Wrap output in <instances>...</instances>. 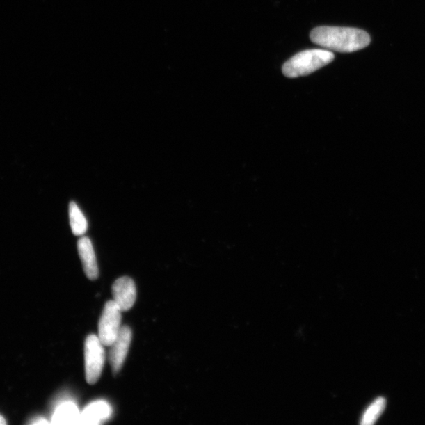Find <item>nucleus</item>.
Segmentation results:
<instances>
[{
    "label": "nucleus",
    "mask_w": 425,
    "mask_h": 425,
    "mask_svg": "<svg viewBox=\"0 0 425 425\" xmlns=\"http://www.w3.org/2000/svg\"><path fill=\"white\" fill-rule=\"evenodd\" d=\"M131 337L133 332L131 328L129 326H122L115 342L111 346L109 358L113 373L115 374H117L123 367L128 355Z\"/></svg>",
    "instance_id": "39448f33"
},
{
    "label": "nucleus",
    "mask_w": 425,
    "mask_h": 425,
    "mask_svg": "<svg viewBox=\"0 0 425 425\" xmlns=\"http://www.w3.org/2000/svg\"><path fill=\"white\" fill-rule=\"evenodd\" d=\"M334 59L333 53L326 50L312 49L296 54L287 61L282 72L289 79L307 76L314 72L326 67Z\"/></svg>",
    "instance_id": "f03ea898"
},
{
    "label": "nucleus",
    "mask_w": 425,
    "mask_h": 425,
    "mask_svg": "<svg viewBox=\"0 0 425 425\" xmlns=\"http://www.w3.org/2000/svg\"><path fill=\"white\" fill-rule=\"evenodd\" d=\"M6 424H7V422H6L5 418L2 415H0V425H4Z\"/></svg>",
    "instance_id": "ddd939ff"
},
{
    "label": "nucleus",
    "mask_w": 425,
    "mask_h": 425,
    "mask_svg": "<svg viewBox=\"0 0 425 425\" xmlns=\"http://www.w3.org/2000/svg\"><path fill=\"white\" fill-rule=\"evenodd\" d=\"M112 294L122 312L134 307L136 299V287L133 279L123 277L115 281L112 286Z\"/></svg>",
    "instance_id": "423d86ee"
},
{
    "label": "nucleus",
    "mask_w": 425,
    "mask_h": 425,
    "mask_svg": "<svg viewBox=\"0 0 425 425\" xmlns=\"http://www.w3.org/2000/svg\"><path fill=\"white\" fill-rule=\"evenodd\" d=\"M77 250L87 278L91 280H97L99 272L92 241L87 236L81 237L77 242Z\"/></svg>",
    "instance_id": "0eeeda50"
},
{
    "label": "nucleus",
    "mask_w": 425,
    "mask_h": 425,
    "mask_svg": "<svg viewBox=\"0 0 425 425\" xmlns=\"http://www.w3.org/2000/svg\"><path fill=\"white\" fill-rule=\"evenodd\" d=\"M69 216L72 232L77 236H83L88 230V221L74 202L70 203Z\"/></svg>",
    "instance_id": "9d476101"
},
{
    "label": "nucleus",
    "mask_w": 425,
    "mask_h": 425,
    "mask_svg": "<svg viewBox=\"0 0 425 425\" xmlns=\"http://www.w3.org/2000/svg\"><path fill=\"white\" fill-rule=\"evenodd\" d=\"M122 312L113 300L106 302L99 321L98 337L105 346H111L121 329Z\"/></svg>",
    "instance_id": "20e7f679"
},
{
    "label": "nucleus",
    "mask_w": 425,
    "mask_h": 425,
    "mask_svg": "<svg viewBox=\"0 0 425 425\" xmlns=\"http://www.w3.org/2000/svg\"><path fill=\"white\" fill-rule=\"evenodd\" d=\"M32 424H49V422L46 421L43 417H35L33 419L32 422H30Z\"/></svg>",
    "instance_id": "f8f14e48"
},
{
    "label": "nucleus",
    "mask_w": 425,
    "mask_h": 425,
    "mask_svg": "<svg viewBox=\"0 0 425 425\" xmlns=\"http://www.w3.org/2000/svg\"><path fill=\"white\" fill-rule=\"evenodd\" d=\"M111 415V406L103 401L88 405L81 412L79 424H98L109 419Z\"/></svg>",
    "instance_id": "6e6552de"
},
{
    "label": "nucleus",
    "mask_w": 425,
    "mask_h": 425,
    "mask_svg": "<svg viewBox=\"0 0 425 425\" xmlns=\"http://www.w3.org/2000/svg\"><path fill=\"white\" fill-rule=\"evenodd\" d=\"M104 345L95 335H89L85 342V367L88 384L99 381L105 364Z\"/></svg>",
    "instance_id": "7ed1b4c3"
},
{
    "label": "nucleus",
    "mask_w": 425,
    "mask_h": 425,
    "mask_svg": "<svg viewBox=\"0 0 425 425\" xmlns=\"http://www.w3.org/2000/svg\"><path fill=\"white\" fill-rule=\"evenodd\" d=\"M313 43L328 50L350 53L364 49L370 44L369 35L355 28L320 26L310 33Z\"/></svg>",
    "instance_id": "f257e3e1"
},
{
    "label": "nucleus",
    "mask_w": 425,
    "mask_h": 425,
    "mask_svg": "<svg viewBox=\"0 0 425 425\" xmlns=\"http://www.w3.org/2000/svg\"><path fill=\"white\" fill-rule=\"evenodd\" d=\"M79 410L73 403H64L58 406L52 416L51 423L55 424H79Z\"/></svg>",
    "instance_id": "1a4fd4ad"
},
{
    "label": "nucleus",
    "mask_w": 425,
    "mask_h": 425,
    "mask_svg": "<svg viewBox=\"0 0 425 425\" xmlns=\"http://www.w3.org/2000/svg\"><path fill=\"white\" fill-rule=\"evenodd\" d=\"M386 406V400L384 398H379L371 404L368 409L364 412L362 418L361 424L363 425H372L380 417L384 412Z\"/></svg>",
    "instance_id": "9b49d317"
}]
</instances>
